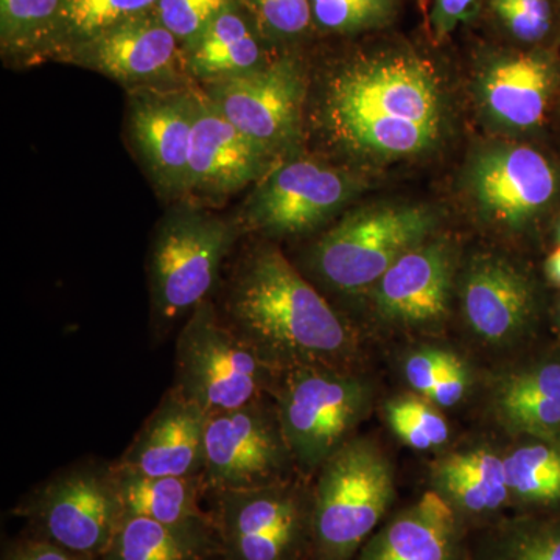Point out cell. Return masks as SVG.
Wrapping results in <instances>:
<instances>
[{"instance_id": "cell-27", "label": "cell", "mask_w": 560, "mask_h": 560, "mask_svg": "<svg viewBox=\"0 0 560 560\" xmlns=\"http://www.w3.org/2000/svg\"><path fill=\"white\" fill-rule=\"evenodd\" d=\"M160 0H68L39 61H58L70 49L156 9Z\"/></svg>"}, {"instance_id": "cell-3", "label": "cell", "mask_w": 560, "mask_h": 560, "mask_svg": "<svg viewBox=\"0 0 560 560\" xmlns=\"http://www.w3.org/2000/svg\"><path fill=\"white\" fill-rule=\"evenodd\" d=\"M243 235L235 215H219L198 202H175L165 212L149 256L151 316L158 337L210 300Z\"/></svg>"}, {"instance_id": "cell-8", "label": "cell", "mask_w": 560, "mask_h": 560, "mask_svg": "<svg viewBox=\"0 0 560 560\" xmlns=\"http://www.w3.org/2000/svg\"><path fill=\"white\" fill-rule=\"evenodd\" d=\"M363 187L348 168L291 154L256 184L235 219L245 234L296 237L334 219Z\"/></svg>"}, {"instance_id": "cell-20", "label": "cell", "mask_w": 560, "mask_h": 560, "mask_svg": "<svg viewBox=\"0 0 560 560\" xmlns=\"http://www.w3.org/2000/svg\"><path fill=\"white\" fill-rule=\"evenodd\" d=\"M558 83L556 58L547 50H530L490 62L478 90L482 109L497 125L528 131L544 121Z\"/></svg>"}, {"instance_id": "cell-16", "label": "cell", "mask_w": 560, "mask_h": 560, "mask_svg": "<svg viewBox=\"0 0 560 560\" xmlns=\"http://www.w3.org/2000/svg\"><path fill=\"white\" fill-rule=\"evenodd\" d=\"M279 162L237 130L200 88L191 132L187 201L219 205L246 187L256 186Z\"/></svg>"}, {"instance_id": "cell-40", "label": "cell", "mask_w": 560, "mask_h": 560, "mask_svg": "<svg viewBox=\"0 0 560 560\" xmlns=\"http://www.w3.org/2000/svg\"><path fill=\"white\" fill-rule=\"evenodd\" d=\"M545 275L552 285L560 289V245L545 260Z\"/></svg>"}, {"instance_id": "cell-39", "label": "cell", "mask_w": 560, "mask_h": 560, "mask_svg": "<svg viewBox=\"0 0 560 560\" xmlns=\"http://www.w3.org/2000/svg\"><path fill=\"white\" fill-rule=\"evenodd\" d=\"M3 560H97L86 558V556L75 555L51 544L49 540L33 537V539L22 540L20 544L14 545L9 552H7Z\"/></svg>"}, {"instance_id": "cell-13", "label": "cell", "mask_w": 560, "mask_h": 560, "mask_svg": "<svg viewBox=\"0 0 560 560\" xmlns=\"http://www.w3.org/2000/svg\"><path fill=\"white\" fill-rule=\"evenodd\" d=\"M130 145L162 200H187L191 132L200 86L142 88L127 92Z\"/></svg>"}, {"instance_id": "cell-21", "label": "cell", "mask_w": 560, "mask_h": 560, "mask_svg": "<svg viewBox=\"0 0 560 560\" xmlns=\"http://www.w3.org/2000/svg\"><path fill=\"white\" fill-rule=\"evenodd\" d=\"M241 2L235 0L184 47L186 69L197 86L256 72L272 61Z\"/></svg>"}, {"instance_id": "cell-14", "label": "cell", "mask_w": 560, "mask_h": 560, "mask_svg": "<svg viewBox=\"0 0 560 560\" xmlns=\"http://www.w3.org/2000/svg\"><path fill=\"white\" fill-rule=\"evenodd\" d=\"M467 186L486 219L522 230L558 201L560 172L547 154L534 147L493 143L475 154Z\"/></svg>"}, {"instance_id": "cell-17", "label": "cell", "mask_w": 560, "mask_h": 560, "mask_svg": "<svg viewBox=\"0 0 560 560\" xmlns=\"http://www.w3.org/2000/svg\"><path fill=\"white\" fill-rule=\"evenodd\" d=\"M206 419L175 389H168L114 467L150 477L202 475Z\"/></svg>"}, {"instance_id": "cell-41", "label": "cell", "mask_w": 560, "mask_h": 560, "mask_svg": "<svg viewBox=\"0 0 560 560\" xmlns=\"http://www.w3.org/2000/svg\"><path fill=\"white\" fill-rule=\"evenodd\" d=\"M210 560H226L223 555L217 556V558L210 559Z\"/></svg>"}, {"instance_id": "cell-26", "label": "cell", "mask_w": 560, "mask_h": 560, "mask_svg": "<svg viewBox=\"0 0 560 560\" xmlns=\"http://www.w3.org/2000/svg\"><path fill=\"white\" fill-rule=\"evenodd\" d=\"M434 477L445 499L477 514L499 510L511 497L504 460L481 448L445 456Z\"/></svg>"}, {"instance_id": "cell-38", "label": "cell", "mask_w": 560, "mask_h": 560, "mask_svg": "<svg viewBox=\"0 0 560 560\" xmlns=\"http://www.w3.org/2000/svg\"><path fill=\"white\" fill-rule=\"evenodd\" d=\"M481 0H436L431 25L436 36L444 38L448 33L455 31L460 22L469 21L478 9Z\"/></svg>"}, {"instance_id": "cell-2", "label": "cell", "mask_w": 560, "mask_h": 560, "mask_svg": "<svg viewBox=\"0 0 560 560\" xmlns=\"http://www.w3.org/2000/svg\"><path fill=\"white\" fill-rule=\"evenodd\" d=\"M219 312L279 372L296 366L342 370L355 350L340 313L268 242L238 257Z\"/></svg>"}, {"instance_id": "cell-33", "label": "cell", "mask_w": 560, "mask_h": 560, "mask_svg": "<svg viewBox=\"0 0 560 560\" xmlns=\"http://www.w3.org/2000/svg\"><path fill=\"white\" fill-rule=\"evenodd\" d=\"M495 560H560V510L518 523Z\"/></svg>"}, {"instance_id": "cell-30", "label": "cell", "mask_w": 560, "mask_h": 560, "mask_svg": "<svg viewBox=\"0 0 560 560\" xmlns=\"http://www.w3.org/2000/svg\"><path fill=\"white\" fill-rule=\"evenodd\" d=\"M386 418L390 430L416 451H430L448 440V423L436 408L419 397H399L389 401Z\"/></svg>"}, {"instance_id": "cell-11", "label": "cell", "mask_w": 560, "mask_h": 560, "mask_svg": "<svg viewBox=\"0 0 560 560\" xmlns=\"http://www.w3.org/2000/svg\"><path fill=\"white\" fill-rule=\"evenodd\" d=\"M212 105L243 135L282 161L302 136L307 79L290 55L235 79L200 86Z\"/></svg>"}, {"instance_id": "cell-32", "label": "cell", "mask_w": 560, "mask_h": 560, "mask_svg": "<svg viewBox=\"0 0 560 560\" xmlns=\"http://www.w3.org/2000/svg\"><path fill=\"white\" fill-rule=\"evenodd\" d=\"M313 21L331 33L381 27L393 13V0H312Z\"/></svg>"}, {"instance_id": "cell-43", "label": "cell", "mask_w": 560, "mask_h": 560, "mask_svg": "<svg viewBox=\"0 0 560 560\" xmlns=\"http://www.w3.org/2000/svg\"><path fill=\"white\" fill-rule=\"evenodd\" d=\"M556 3H558V7H559V13H560V0H556Z\"/></svg>"}, {"instance_id": "cell-23", "label": "cell", "mask_w": 560, "mask_h": 560, "mask_svg": "<svg viewBox=\"0 0 560 560\" xmlns=\"http://www.w3.org/2000/svg\"><path fill=\"white\" fill-rule=\"evenodd\" d=\"M223 555L212 518L167 525L121 517L101 560H210Z\"/></svg>"}, {"instance_id": "cell-5", "label": "cell", "mask_w": 560, "mask_h": 560, "mask_svg": "<svg viewBox=\"0 0 560 560\" xmlns=\"http://www.w3.org/2000/svg\"><path fill=\"white\" fill-rule=\"evenodd\" d=\"M438 226L433 209L420 205L371 206L342 217L313 245L316 278L341 293L372 289L405 253L427 242Z\"/></svg>"}, {"instance_id": "cell-37", "label": "cell", "mask_w": 560, "mask_h": 560, "mask_svg": "<svg viewBox=\"0 0 560 560\" xmlns=\"http://www.w3.org/2000/svg\"><path fill=\"white\" fill-rule=\"evenodd\" d=\"M442 350H419L405 364V375L411 388L429 399L440 375Z\"/></svg>"}, {"instance_id": "cell-44", "label": "cell", "mask_w": 560, "mask_h": 560, "mask_svg": "<svg viewBox=\"0 0 560 560\" xmlns=\"http://www.w3.org/2000/svg\"><path fill=\"white\" fill-rule=\"evenodd\" d=\"M559 320H560V302H559Z\"/></svg>"}, {"instance_id": "cell-31", "label": "cell", "mask_w": 560, "mask_h": 560, "mask_svg": "<svg viewBox=\"0 0 560 560\" xmlns=\"http://www.w3.org/2000/svg\"><path fill=\"white\" fill-rule=\"evenodd\" d=\"M267 44L300 38L313 22L312 0H238Z\"/></svg>"}, {"instance_id": "cell-34", "label": "cell", "mask_w": 560, "mask_h": 560, "mask_svg": "<svg viewBox=\"0 0 560 560\" xmlns=\"http://www.w3.org/2000/svg\"><path fill=\"white\" fill-rule=\"evenodd\" d=\"M490 7L512 38L523 44L545 43L555 31L552 0H490Z\"/></svg>"}, {"instance_id": "cell-6", "label": "cell", "mask_w": 560, "mask_h": 560, "mask_svg": "<svg viewBox=\"0 0 560 560\" xmlns=\"http://www.w3.org/2000/svg\"><path fill=\"white\" fill-rule=\"evenodd\" d=\"M394 477L381 448L349 440L320 466L312 497V536L320 560H346L382 521Z\"/></svg>"}, {"instance_id": "cell-7", "label": "cell", "mask_w": 560, "mask_h": 560, "mask_svg": "<svg viewBox=\"0 0 560 560\" xmlns=\"http://www.w3.org/2000/svg\"><path fill=\"white\" fill-rule=\"evenodd\" d=\"M294 463L320 469L370 410L366 383L337 368L296 366L280 371L271 389Z\"/></svg>"}, {"instance_id": "cell-9", "label": "cell", "mask_w": 560, "mask_h": 560, "mask_svg": "<svg viewBox=\"0 0 560 560\" xmlns=\"http://www.w3.org/2000/svg\"><path fill=\"white\" fill-rule=\"evenodd\" d=\"M36 536L101 560L121 518L113 464L84 463L54 475L22 501Z\"/></svg>"}, {"instance_id": "cell-28", "label": "cell", "mask_w": 560, "mask_h": 560, "mask_svg": "<svg viewBox=\"0 0 560 560\" xmlns=\"http://www.w3.org/2000/svg\"><path fill=\"white\" fill-rule=\"evenodd\" d=\"M68 0H0V50L5 61L33 65Z\"/></svg>"}, {"instance_id": "cell-24", "label": "cell", "mask_w": 560, "mask_h": 560, "mask_svg": "<svg viewBox=\"0 0 560 560\" xmlns=\"http://www.w3.org/2000/svg\"><path fill=\"white\" fill-rule=\"evenodd\" d=\"M497 407L515 433L560 441V353L511 375L500 388Z\"/></svg>"}, {"instance_id": "cell-35", "label": "cell", "mask_w": 560, "mask_h": 560, "mask_svg": "<svg viewBox=\"0 0 560 560\" xmlns=\"http://www.w3.org/2000/svg\"><path fill=\"white\" fill-rule=\"evenodd\" d=\"M235 0H160L156 11L162 24L189 46L217 16Z\"/></svg>"}, {"instance_id": "cell-22", "label": "cell", "mask_w": 560, "mask_h": 560, "mask_svg": "<svg viewBox=\"0 0 560 560\" xmlns=\"http://www.w3.org/2000/svg\"><path fill=\"white\" fill-rule=\"evenodd\" d=\"M455 536L451 501L431 490L378 533L360 560H452Z\"/></svg>"}, {"instance_id": "cell-18", "label": "cell", "mask_w": 560, "mask_h": 560, "mask_svg": "<svg viewBox=\"0 0 560 560\" xmlns=\"http://www.w3.org/2000/svg\"><path fill=\"white\" fill-rule=\"evenodd\" d=\"M463 308L478 337L489 342L514 341L536 318V289L510 261L478 257L464 278Z\"/></svg>"}, {"instance_id": "cell-4", "label": "cell", "mask_w": 560, "mask_h": 560, "mask_svg": "<svg viewBox=\"0 0 560 560\" xmlns=\"http://www.w3.org/2000/svg\"><path fill=\"white\" fill-rule=\"evenodd\" d=\"M278 374L228 326L212 300L198 305L179 331L172 389L206 418L271 396Z\"/></svg>"}, {"instance_id": "cell-1", "label": "cell", "mask_w": 560, "mask_h": 560, "mask_svg": "<svg viewBox=\"0 0 560 560\" xmlns=\"http://www.w3.org/2000/svg\"><path fill=\"white\" fill-rule=\"evenodd\" d=\"M315 117L323 138L342 156L397 160L436 145L444 106L430 66L393 55L345 62L330 72Z\"/></svg>"}, {"instance_id": "cell-15", "label": "cell", "mask_w": 560, "mask_h": 560, "mask_svg": "<svg viewBox=\"0 0 560 560\" xmlns=\"http://www.w3.org/2000/svg\"><path fill=\"white\" fill-rule=\"evenodd\" d=\"M58 62L94 70L127 92L195 84L187 73L183 44L154 10L79 44Z\"/></svg>"}, {"instance_id": "cell-25", "label": "cell", "mask_w": 560, "mask_h": 560, "mask_svg": "<svg viewBox=\"0 0 560 560\" xmlns=\"http://www.w3.org/2000/svg\"><path fill=\"white\" fill-rule=\"evenodd\" d=\"M121 517H143L150 521L180 525L209 517L201 500L209 493L202 475L197 477H150L114 467Z\"/></svg>"}, {"instance_id": "cell-36", "label": "cell", "mask_w": 560, "mask_h": 560, "mask_svg": "<svg viewBox=\"0 0 560 560\" xmlns=\"http://www.w3.org/2000/svg\"><path fill=\"white\" fill-rule=\"evenodd\" d=\"M467 378L469 377L463 361L451 352H442L440 375L429 400L440 407H455L466 394Z\"/></svg>"}, {"instance_id": "cell-10", "label": "cell", "mask_w": 560, "mask_h": 560, "mask_svg": "<svg viewBox=\"0 0 560 560\" xmlns=\"http://www.w3.org/2000/svg\"><path fill=\"white\" fill-rule=\"evenodd\" d=\"M208 497L226 560H296L307 529L312 530V501L307 503L289 481L212 490Z\"/></svg>"}, {"instance_id": "cell-29", "label": "cell", "mask_w": 560, "mask_h": 560, "mask_svg": "<svg viewBox=\"0 0 560 560\" xmlns=\"http://www.w3.org/2000/svg\"><path fill=\"white\" fill-rule=\"evenodd\" d=\"M511 495L547 510H560V441L536 440L504 458Z\"/></svg>"}, {"instance_id": "cell-19", "label": "cell", "mask_w": 560, "mask_h": 560, "mask_svg": "<svg viewBox=\"0 0 560 560\" xmlns=\"http://www.w3.org/2000/svg\"><path fill=\"white\" fill-rule=\"evenodd\" d=\"M453 276L451 246L423 242L405 253L372 287L378 315L401 324H425L448 311Z\"/></svg>"}, {"instance_id": "cell-42", "label": "cell", "mask_w": 560, "mask_h": 560, "mask_svg": "<svg viewBox=\"0 0 560 560\" xmlns=\"http://www.w3.org/2000/svg\"><path fill=\"white\" fill-rule=\"evenodd\" d=\"M558 238H559V245H560V221H559V226H558Z\"/></svg>"}, {"instance_id": "cell-12", "label": "cell", "mask_w": 560, "mask_h": 560, "mask_svg": "<svg viewBox=\"0 0 560 560\" xmlns=\"http://www.w3.org/2000/svg\"><path fill=\"white\" fill-rule=\"evenodd\" d=\"M271 396L206 419L202 478L212 490L264 488L289 481L296 466Z\"/></svg>"}]
</instances>
